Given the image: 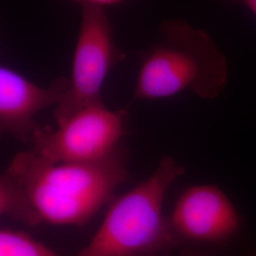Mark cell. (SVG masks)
Here are the masks:
<instances>
[{
	"label": "cell",
	"mask_w": 256,
	"mask_h": 256,
	"mask_svg": "<svg viewBox=\"0 0 256 256\" xmlns=\"http://www.w3.org/2000/svg\"><path fill=\"white\" fill-rule=\"evenodd\" d=\"M218 2L221 5H232V4H241L247 7L256 16V0H210Z\"/></svg>",
	"instance_id": "10"
},
{
	"label": "cell",
	"mask_w": 256,
	"mask_h": 256,
	"mask_svg": "<svg viewBox=\"0 0 256 256\" xmlns=\"http://www.w3.org/2000/svg\"><path fill=\"white\" fill-rule=\"evenodd\" d=\"M70 88V78L59 76L48 86L30 81L16 70L0 66V131L24 144H32L41 126L39 112L58 106Z\"/></svg>",
	"instance_id": "7"
},
{
	"label": "cell",
	"mask_w": 256,
	"mask_h": 256,
	"mask_svg": "<svg viewBox=\"0 0 256 256\" xmlns=\"http://www.w3.org/2000/svg\"><path fill=\"white\" fill-rule=\"evenodd\" d=\"M81 7L70 88L55 108L57 126L82 108L102 102L101 90L106 76L126 57L115 43L113 27L104 8L90 5Z\"/></svg>",
	"instance_id": "5"
},
{
	"label": "cell",
	"mask_w": 256,
	"mask_h": 256,
	"mask_svg": "<svg viewBox=\"0 0 256 256\" xmlns=\"http://www.w3.org/2000/svg\"><path fill=\"white\" fill-rule=\"evenodd\" d=\"M180 256H256V236L236 206L212 184L183 191L169 214Z\"/></svg>",
	"instance_id": "4"
},
{
	"label": "cell",
	"mask_w": 256,
	"mask_h": 256,
	"mask_svg": "<svg viewBox=\"0 0 256 256\" xmlns=\"http://www.w3.org/2000/svg\"><path fill=\"white\" fill-rule=\"evenodd\" d=\"M128 112L104 102L75 113L55 130L40 128L32 144L36 154L54 164H90L112 154L126 133Z\"/></svg>",
	"instance_id": "6"
},
{
	"label": "cell",
	"mask_w": 256,
	"mask_h": 256,
	"mask_svg": "<svg viewBox=\"0 0 256 256\" xmlns=\"http://www.w3.org/2000/svg\"><path fill=\"white\" fill-rule=\"evenodd\" d=\"M64 1L78 3L81 6L90 5V6H97V7L104 8V6L116 5V4H120V3H122L126 1H131V0H64Z\"/></svg>",
	"instance_id": "9"
},
{
	"label": "cell",
	"mask_w": 256,
	"mask_h": 256,
	"mask_svg": "<svg viewBox=\"0 0 256 256\" xmlns=\"http://www.w3.org/2000/svg\"><path fill=\"white\" fill-rule=\"evenodd\" d=\"M0 256H61L21 232L1 229Z\"/></svg>",
	"instance_id": "8"
},
{
	"label": "cell",
	"mask_w": 256,
	"mask_h": 256,
	"mask_svg": "<svg viewBox=\"0 0 256 256\" xmlns=\"http://www.w3.org/2000/svg\"><path fill=\"white\" fill-rule=\"evenodd\" d=\"M134 100H156L191 92L212 100L228 82V64L210 34L183 19L162 21L155 40L140 54Z\"/></svg>",
	"instance_id": "2"
},
{
	"label": "cell",
	"mask_w": 256,
	"mask_h": 256,
	"mask_svg": "<svg viewBox=\"0 0 256 256\" xmlns=\"http://www.w3.org/2000/svg\"><path fill=\"white\" fill-rule=\"evenodd\" d=\"M126 156L118 147L96 162L54 164L19 152L0 176V212L28 226L84 224L128 180Z\"/></svg>",
	"instance_id": "1"
},
{
	"label": "cell",
	"mask_w": 256,
	"mask_h": 256,
	"mask_svg": "<svg viewBox=\"0 0 256 256\" xmlns=\"http://www.w3.org/2000/svg\"><path fill=\"white\" fill-rule=\"evenodd\" d=\"M185 172L164 156L146 180L112 202L90 242L76 256H172L178 243L164 214L167 190Z\"/></svg>",
	"instance_id": "3"
}]
</instances>
